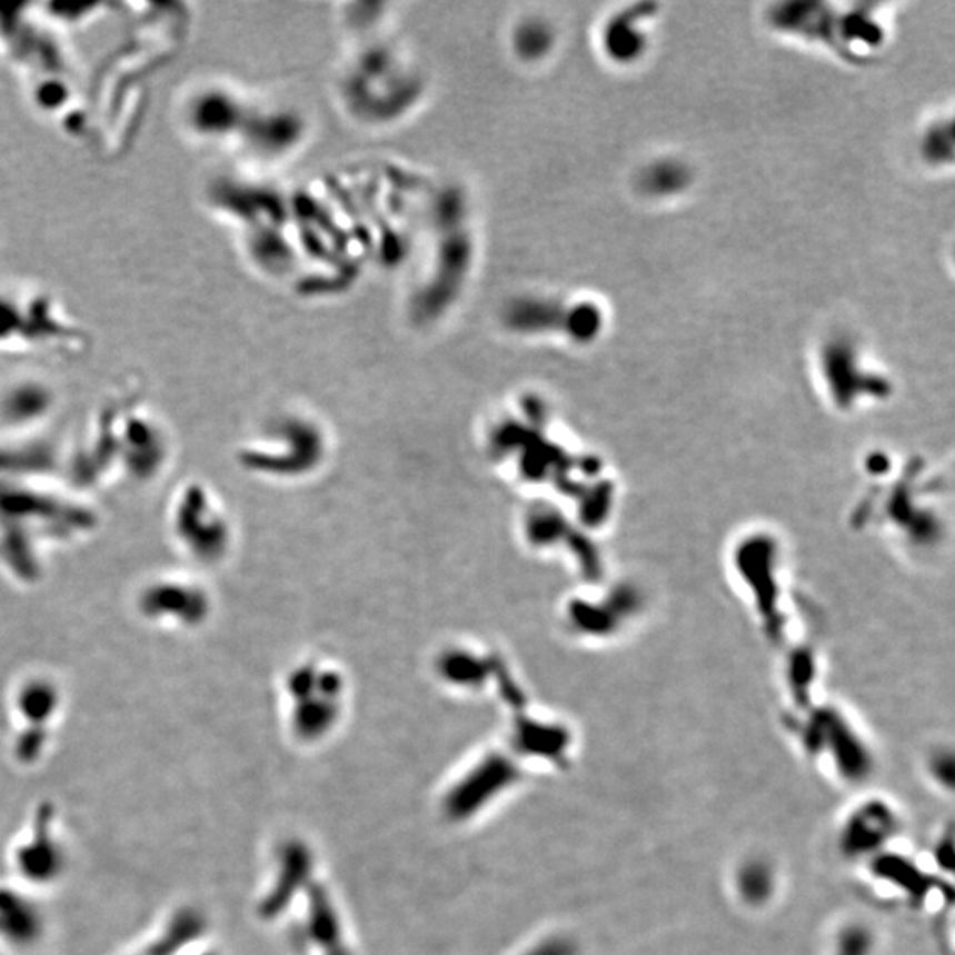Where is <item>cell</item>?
<instances>
[{
  "instance_id": "obj_1",
  "label": "cell",
  "mask_w": 955,
  "mask_h": 955,
  "mask_svg": "<svg viewBox=\"0 0 955 955\" xmlns=\"http://www.w3.org/2000/svg\"><path fill=\"white\" fill-rule=\"evenodd\" d=\"M769 18L778 31L830 44L847 61H864L885 41L878 20L862 9L839 14L825 4L789 2L775 8Z\"/></svg>"
},
{
  "instance_id": "obj_2",
  "label": "cell",
  "mask_w": 955,
  "mask_h": 955,
  "mask_svg": "<svg viewBox=\"0 0 955 955\" xmlns=\"http://www.w3.org/2000/svg\"><path fill=\"white\" fill-rule=\"evenodd\" d=\"M822 368L839 406H849L861 395H885L888 388L882 377L865 370L861 355L846 338H834L823 347Z\"/></svg>"
},
{
  "instance_id": "obj_3",
  "label": "cell",
  "mask_w": 955,
  "mask_h": 955,
  "mask_svg": "<svg viewBox=\"0 0 955 955\" xmlns=\"http://www.w3.org/2000/svg\"><path fill=\"white\" fill-rule=\"evenodd\" d=\"M653 4H639L619 13L607 27L606 44L613 59L619 62H631L645 52V32L640 31V22L651 17Z\"/></svg>"
},
{
  "instance_id": "obj_4",
  "label": "cell",
  "mask_w": 955,
  "mask_h": 955,
  "mask_svg": "<svg viewBox=\"0 0 955 955\" xmlns=\"http://www.w3.org/2000/svg\"><path fill=\"white\" fill-rule=\"evenodd\" d=\"M639 185L651 197H670L682 193L690 185V170L682 161H655L643 170Z\"/></svg>"
},
{
  "instance_id": "obj_5",
  "label": "cell",
  "mask_w": 955,
  "mask_h": 955,
  "mask_svg": "<svg viewBox=\"0 0 955 955\" xmlns=\"http://www.w3.org/2000/svg\"><path fill=\"white\" fill-rule=\"evenodd\" d=\"M952 152H954V131L951 122L931 126V130L925 131L922 139V155L925 160L934 165L947 163L952 161Z\"/></svg>"
},
{
  "instance_id": "obj_6",
  "label": "cell",
  "mask_w": 955,
  "mask_h": 955,
  "mask_svg": "<svg viewBox=\"0 0 955 955\" xmlns=\"http://www.w3.org/2000/svg\"><path fill=\"white\" fill-rule=\"evenodd\" d=\"M873 938L864 929H852L840 936L834 955H871Z\"/></svg>"
}]
</instances>
